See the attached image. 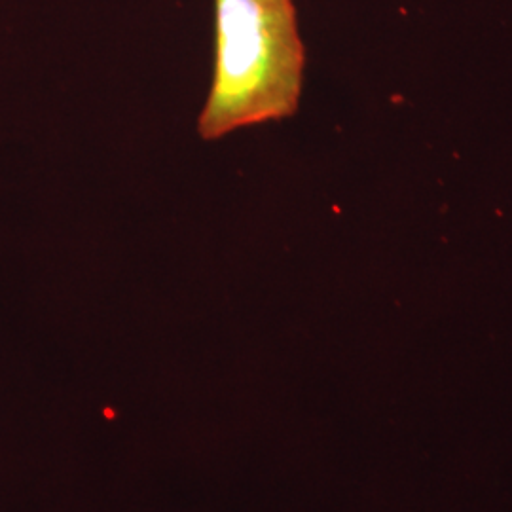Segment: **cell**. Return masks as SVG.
I'll use <instances>...</instances> for the list:
<instances>
[{"mask_svg":"<svg viewBox=\"0 0 512 512\" xmlns=\"http://www.w3.org/2000/svg\"><path fill=\"white\" fill-rule=\"evenodd\" d=\"M304 65L294 0H215V67L198 118L202 139L293 116Z\"/></svg>","mask_w":512,"mask_h":512,"instance_id":"1","label":"cell"}]
</instances>
